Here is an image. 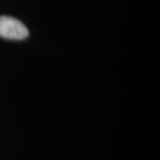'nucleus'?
<instances>
[{"label":"nucleus","instance_id":"obj_1","mask_svg":"<svg viewBox=\"0 0 160 160\" xmlns=\"http://www.w3.org/2000/svg\"><path fill=\"white\" fill-rule=\"evenodd\" d=\"M28 36V29L21 21L8 16L0 17V37L9 40H23Z\"/></svg>","mask_w":160,"mask_h":160}]
</instances>
